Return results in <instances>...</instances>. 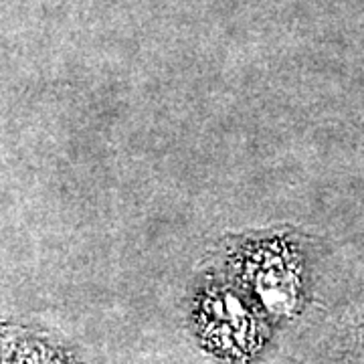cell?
<instances>
[{
  "mask_svg": "<svg viewBox=\"0 0 364 364\" xmlns=\"http://www.w3.org/2000/svg\"><path fill=\"white\" fill-rule=\"evenodd\" d=\"M210 340L223 350L245 354L255 346V324L245 308L231 296H217L207 301L205 312Z\"/></svg>",
  "mask_w": 364,
  "mask_h": 364,
  "instance_id": "obj_1",
  "label": "cell"
}]
</instances>
